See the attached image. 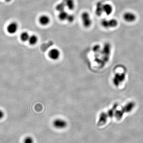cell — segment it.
<instances>
[{
	"label": "cell",
	"mask_w": 143,
	"mask_h": 143,
	"mask_svg": "<svg viewBox=\"0 0 143 143\" xmlns=\"http://www.w3.org/2000/svg\"><path fill=\"white\" fill-rule=\"evenodd\" d=\"M24 143H34V140L31 136H27L24 138Z\"/></svg>",
	"instance_id": "obj_19"
},
{
	"label": "cell",
	"mask_w": 143,
	"mask_h": 143,
	"mask_svg": "<svg viewBox=\"0 0 143 143\" xmlns=\"http://www.w3.org/2000/svg\"><path fill=\"white\" fill-rule=\"evenodd\" d=\"M53 125L55 128L62 129L65 128L67 125L66 122L62 119H55L53 122Z\"/></svg>",
	"instance_id": "obj_5"
},
{
	"label": "cell",
	"mask_w": 143,
	"mask_h": 143,
	"mask_svg": "<svg viewBox=\"0 0 143 143\" xmlns=\"http://www.w3.org/2000/svg\"><path fill=\"white\" fill-rule=\"evenodd\" d=\"M38 37L36 35H32L30 36L28 41L30 44L33 45L36 44L38 42Z\"/></svg>",
	"instance_id": "obj_13"
},
{
	"label": "cell",
	"mask_w": 143,
	"mask_h": 143,
	"mask_svg": "<svg viewBox=\"0 0 143 143\" xmlns=\"http://www.w3.org/2000/svg\"><path fill=\"white\" fill-rule=\"evenodd\" d=\"M60 52L57 49H53L49 52V56L50 59L53 60H56L59 58Z\"/></svg>",
	"instance_id": "obj_7"
},
{
	"label": "cell",
	"mask_w": 143,
	"mask_h": 143,
	"mask_svg": "<svg viewBox=\"0 0 143 143\" xmlns=\"http://www.w3.org/2000/svg\"><path fill=\"white\" fill-rule=\"evenodd\" d=\"M103 5L101 3L99 2L96 5V10H95V13L98 16H100L104 13L103 11Z\"/></svg>",
	"instance_id": "obj_12"
},
{
	"label": "cell",
	"mask_w": 143,
	"mask_h": 143,
	"mask_svg": "<svg viewBox=\"0 0 143 143\" xmlns=\"http://www.w3.org/2000/svg\"><path fill=\"white\" fill-rule=\"evenodd\" d=\"M75 20V17L72 14H69L67 17L66 20L68 21L69 22L72 23L74 22Z\"/></svg>",
	"instance_id": "obj_20"
},
{
	"label": "cell",
	"mask_w": 143,
	"mask_h": 143,
	"mask_svg": "<svg viewBox=\"0 0 143 143\" xmlns=\"http://www.w3.org/2000/svg\"><path fill=\"white\" fill-rule=\"evenodd\" d=\"M108 117V116L107 114L102 113L100 115V118L99 120V125H102L105 124L107 122Z\"/></svg>",
	"instance_id": "obj_11"
},
{
	"label": "cell",
	"mask_w": 143,
	"mask_h": 143,
	"mask_svg": "<svg viewBox=\"0 0 143 143\" xmlns=\"http://www.w3.org/2000/svg\"><path fill=\"white\" fill-rule=\"evenodd\" d=\"M126 74L125 72L116 73L113 78V83L116 87H118L125 81Z\"/></svg>",
	"instance_id": "obj_2"
},
{
	"label": "cell",
	"mask_w": 143,
	"mask_h": 143,
	"mask_svg": "<svg viewBox=\"0 0 143 143\" xmlns=\"http://www.w3.org/2000/svg\"><path fill=\"white\" fill-rule=\"evenodd\" d=\"M68 15V13L65 10L60 12L59 14V19L61 21H65L67 19Z\"/></svg>",
	"instance_id": "obj_14"
},
{
	"label": "cell",
	"mask_w": 143,
	"mask_h": 143,
	"mask_svg": "<svg viewBox=\"0 0 143 143\" xmlns=\"http://www.w3.org/2000/svg\"><path fill=\"white\" fill-rule=\"evenodd\" d=\"M18 26L16 22H12L7 27V31L10 34H13L16 33L18 30Z\"/></svg>",
	"instance_id": "obj_6"
},
{
	"label": "cell",
	"mask_w": 143,
	"mask_h": 143,
	"mask_svg": "<svg viewBox=\"0 0 143 143\" xmlns=\"http://www.w3.org/2000/svg\"><path fill=\"white\" fill-rule=\"evenodd\" d=\"M102 26L105 28H109V25H108V20L106 19H104L102 20L101 22Z\"/></svg>",
	"instance_id": "obj_18"
},
{
	"label": "cell",
	"mask_w": 143,
	"mask_h": 143,
	"mask_svg": "<svg viewBox=\"0 0 143 143\" xmlns=\"http://www.w3.org/2000/svg\"><path fill=\"white\" fill-rule=\"evenodd\" d=\"M63 2L69 10H72L75 9V4L74 0H64Z\"/></svg>",
	"instance_id": "obj_10"
},
{
	"label": "cell",
	"mask_w": 143,
	"mask_h": 143,
	"mask_svg": "<svg viewBox=\"0 0 143 143\" xmlns=\"http://www.w3.org/2000/svg\"><path fill=\"white\" fill-rule=\"evenodd\" d=\"M65 7V4L63 1V2L59 4L56 5V9L57 11H59L60 13V12H62V11H64Z\"/></svg>",
	"instance_id": "obj_16"
},
{
	"label": "cell",
	"mask_w": 143,
	"mask_h": 143,
	"mask_svg": "<svg viewBox=\"0 0 143 143\" xmlns=\"http://www.w3.org/2000/svg\"><path fill=\"white\" fill-rule=\"evenodd\" d=\"M30 35L26 32H24L21 33L20 35V39L22 42H26L28 41L30 37Z\"/></svg>",
	"instance_id": "obj_15"
},
{
	"label": "cell",
	"mask_w": 143,
	"mask_h": 143,
	"mask_svg": "<svg viewBox=\"0 0 143 143\" xmlns=\"http://www.w3.org/2000/svg\"><path fill=\"white\" fill-rule=\"evenodd\" d=\"M39 21L41 25L46 26L50 22V18L47 15H42L39 18Z\"/></svg>",
	"instance_id": "obj_8"
},
{
	"label": "cell",
	"mask_w": 143,
	"mask_h": 143,
	"mask_svg": "<svg viewBox=\"0 0 143 143\" xmlns=\"http://www.w3.org/2000/svg\"><path fill=\"white\" fill-rule=\"evenodd\" d=\"M81 19L84 27L88 28L92 24L90 14L87 12H83L81 15Z\"/></svg>",
	"instance_id": "obj_3"
},
{
	"label": "cell",
	"mask_w": 143,
	"mask_h": 143,
	"mask_svg": "<svg viewBox=\"0 0 143 143\" xmlns=\"http://www.w3.org/2000/svg\"><path fill=\"white\" fill-rule=\"evenodd\" d=\"M118 22L115 19H111L108 20V25L109 27H115L118 26Z\"/></svg>",
	"instance_id": "obj_17"
},
{
	"label": "cell",
	"mask_w": 143,
	"mask_h": 143,
	"mask_svg": "<svg viewBox=\"0 0 143 143\" xmlns=\"http://www.w3.org/2000/svg\"><path fill=\"white\" fill-rule=\"evenodd\" d=\"M123 18L126 22L128 23L135 22L137 18L135 14L130 12H126L124 14Z\"/></svg>",
	"instance_id": "obj_4"
},
{
	"label": "cell",
	"mask_w": 143,
	"mask_h": 143,
	"mask_svg": "<svg viewBox=\"0 0 143 143\" xmlns=\"http://www.w3.org/2000/svg\"><path fill=\"white\" fill-rule=\"evenodd\" d=\"M136 107V103L133 101L128 102L122 106L121 109L116 110L115 113L114 117L117 120H121L125 114L131 113Z\"/></svg>",
	"instance_id": "obj_1"
},
{
	"label": "cell",
	"mask_w": 143,
	"mask_h": 143,
	"mask_svg": "<svg viewBox=\"0 0 143 143\" xmlns=\"http://www.w3.org/2000/svg\"><path fill=\"white\" fill-rule=\"evenodd\" d=\"M4 116V113L2 110L0 109V119H1L3 118Z\"/></svg>",
	"instance_id": "obj_21"
},
{
	"label": "cell",
	"mask_w": 143,
	"mask_h": 143,
	"mask_svg": "<svg viewBox=\"0 0 143 143\" xmlns=\"http://www.w3.org/2000/svg\"><path fill=\"white\" fill-rule=\"evenodd\" d=\"M103 11L107 15L111 14L113 11V7L111 4H106L103 5Z\"/></svg>",
	"instance_id": "obj_9"
}]
</instances>
